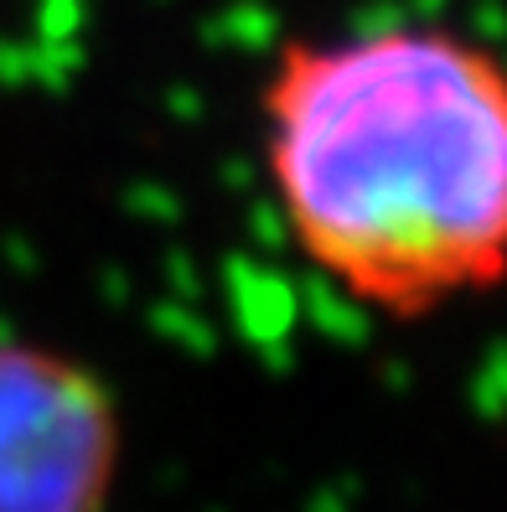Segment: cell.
Listing matches in <instances>:
<instances>
[{
    "mask_svg": "<svg viewBox=\"0 0 507 512\" xmlns=\"http://www.w3.org/2000/svg\"><path fill=\"white\" fill-rule=\"evenodd\" d=\"M259 109L290 244L347 300L414 321L497 290L507 83L492 47L420 21L295 37Z\"/></svg>",
    "mask_w": 507,
    "mask_h": 512,
    "instance_id": "1",
    "label": "cell"
},
{
    "mask_svg": "<svg viewBox=\"0 0 507 512\" xmlns=\"http://www.w3.org/2000/svg\"><path fill=\"white\" fill-rule=\"evenodd\" d=\"M114 471L109 383L78 357L0 337V512H104Z\"/></svg>",
    "mask_w": 507,
    "mask_h": 512,
    "instance_id": "2",
    "label": "cell"
}]
</instances>
